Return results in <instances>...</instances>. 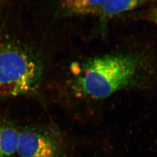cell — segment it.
I'll list each match as a JSON object with an SVG mask.
<instances>
[{"instance_id":"obj_1","label":"cell","mask_w":157,"mask_h":157,"mask_svg":"<svg viewBox=\"0 0 157 157\" xmlns=\"http://www.w3.org/2000/svg\"><path fill=\"white\" fill-rule=\"evenodd\" d=\"M153 65L141 53L116 52L89 58L72 67V89L77 98L101 101L123 90L142 86Z\"/></svg>"},{"instance_id":"obj_5","label":"cell","mask_w":157,"mask_h":157,"mask_svg":"<svg viewBox=\"0 0 157 157\" xmlns=\"http://www.w3.org/2000/svg\"><path fill=\"white\" fill-rule=\"evenodd\" d=\"M104 1L90 0L67 1L61 4V10L65 15L98 16Z\"/></svg>"},{"instance_id":"obj_2","label":"cell","mask_w":157,"mask_h":157,"mask_svg":"<svg viewBox=\"0 0 157 157\" xmlns=\"http://www.w3.org/2000/svg\"><path fill=\"white\" fill-rule=\"evenodd\" d=\"M42 73L41 61L31 48L14 41L0 43V98L33 92Z\"/></svg>"},{"instance_id":"obj_6","label":"cell","mask_w":157,"mask_h":157,"mask_svg":"<svg viewBox=\"0 0 157 157\" xmlns=\"http://www.w3.org/2000/svg\"><path fill=\"white\" fill-rule=\"evenodd\" d=\"M18 135L10 124H0V157H11L17 152Z\"/></svg>"},{"instance_id":"obj_4","label":"cell","mask_w":157,"mask_h":157,"mask_svg":"<svg viewBox=\"0 0 157 157\" xmlns=\"http://www.w3.org/2000/svg\"><path fill=\"white\" fill-rule=\"evenodd\" d=\"M147 1L128 0V1H106L105 0L101 6L100 11L98 15L100 21L105 22L113 17L132 10L144 4Z\"/></svg>"},{"instance_id":"obj_7","label":"cell","mask_w":157,"mask_h":157,"mask_svg":"<svg viewBox=\"0 0 157 157\" xmlns=\"http://www.w3.org/2000/svg\"><path fill=\"white\" fill-rule=\"evenodd\" d=\"M147 19L157 25V4L153 6L146 13Z\"/></svg>"},{"instance_id":"obj_3","label":"cell","mask_w":157,"mask_h":157,"mask_svg":"<svg viewBox=\"0 0 157 157\" xmlns=\"http://www.w3.org/2000/svg\"><path fill=\"white\" fill-rule=\"evenodd\" d=\"M17 153L20 157H64L65 147L56 131L27 127L19 132Z\"/></svg>"}]
</instances>
